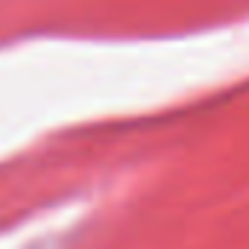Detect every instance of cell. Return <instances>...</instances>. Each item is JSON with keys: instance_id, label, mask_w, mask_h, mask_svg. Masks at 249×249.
Wrapping results in <instances>:
<instances>
[]
</instances>
